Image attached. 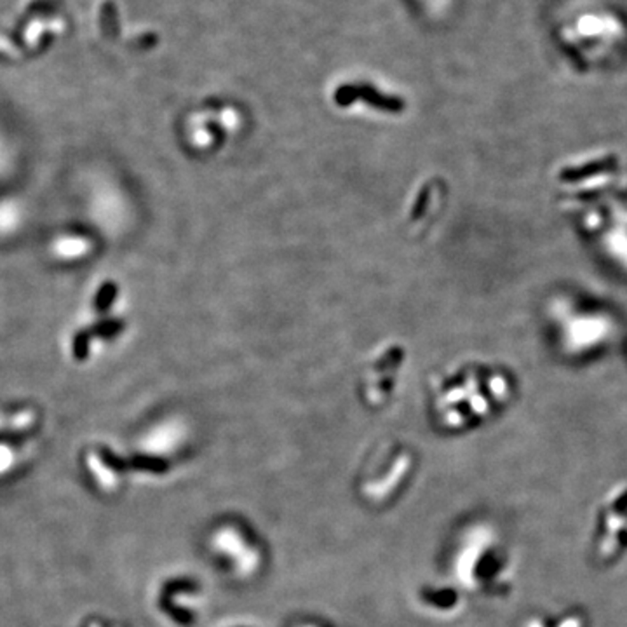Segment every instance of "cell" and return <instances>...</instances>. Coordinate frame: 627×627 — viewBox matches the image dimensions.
Segmentation results:
<instances>
[{"label":"cell","mask_w":627,"mask_h":627,"mask_svg":"<svg viewBox=\"0 0 627 627\" xmlns=\"http://www.w3.org/2000/svg\"><path fill=\"white\" fill-rule=\"evenodd\" d=\"M128 298L111 276L96 277L82 295L78 310L63 334L69 363L87 367L109 358L128 333Z\"/></svg>","instance_id":"1"},{"label":"cell","mask_w":627,"mask_h":627,"mask_svg":"<svg viewBox=\"0 0 627 627\" xmlns=\"http://www.w3.org/2000/svg\"><path fill=\"white\" fill-rule=\"evenodd\" d=\"M128 204L124 202V194L111 178L102 177L91 180L86 190L84 211L91 223V230L102 239L111 237L124 227Z\"/></svg>","instance_id":"2"},{"label":"cell","mask_w":627,"mask_h":627,"mask_svg":"<svg viewBox=\"0 0 627 627\" xmlns=\"http://www.w3.org/2000/svg\"><path fill=\"white\" fill-rule=\"evenodd\" d=\"M102 237L91 228H60L45 243V257L58 267H78L95 259Z\"/></svg>","instance_id":"3"},{"label":"cell","mask_w":627,"mask_h":627,"mask_svg":"<svg viewBox=\"0 0 627 627\" xmlns=\"http://www.w3.org/2000/svg\"><path fill=\"white\" fill-rule=\"evenodd\" d=\"M18 145L12 136L0 126V182L11 178L18 168Z\"/></svg>","instance_id":"4"}]
</instances>
